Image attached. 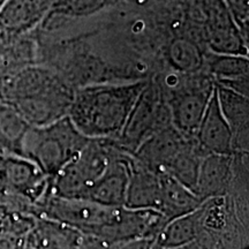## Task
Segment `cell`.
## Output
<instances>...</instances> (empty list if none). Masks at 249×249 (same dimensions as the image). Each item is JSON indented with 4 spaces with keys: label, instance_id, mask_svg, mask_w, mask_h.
Masks as SVG:
<instances>
[{
    "label": "cell",
    "instance_id": "obj_1",
    "mask_svg": "<svg viewBox=\"0 0 249 249\" xmlns=\"http://www.w3.org/2000/svg\"><path fill=\"white\" fill-rule=\"evenodd\" d=\"M74 92L58 73L39 64L23 67L0 83V101L13 107L31 127L67 117Z\"/></svg>",
    "mask_w": 249,
    "mask_h": 249
},
{
    "label": "cell",
    "instance_id": "obj_2",
    "mask_svg": "<svg viewBox=\"0 0 249 249\" xmlns=\"http://www.w3.org/2000/svg\"><path fill=\"white\" fill-rule=\"evenodd\" d=\"M147 81L99 83L76 89L68 118L88 139L117 140Z\"/></svg>",
    "mask_w": 249,
    "mask_h": 249
},
{
    "label": "cell",
    "instance_id": "obj_3",
    "mask_svg": "<svg viewBox=\"0 0 249 249\" xmlns=\"http://www.w3.org/2000/svg\"><path fill=\"white\" fill-rule=\"evenodd\" d=\"M165 103L169 107L171 123L187 138H195L204 112L214 91V82L207 71L197 74H156Z\"/></svg>",
    "mask_w": 249,
    "mask_h": 249
},
{
    "label": "cell",
    "instance_id": "obj_4",
    "mask_svg": "<svg viewBox=\"0 0 249 249\" xmlns=\"http://www.w3.org/2000/svg\"><path fill=\"white\" fill-rule=\"evenodd\" d=\"M88 141L67 116L46 126H30L23 138L21 157L53 179Z\"/></svg>",
    "mask_w": 249,
    "mask_h": 249
},
{
    "label": "cell",
    "instance_id": "obj_5",
    "mask_svg": "<svg viewBox=\"0 0 249 249\" xmlns=\"http://www.w3.org/2000/svg\"><path fill=\"white\" fill-rule=\"evenodd\" d=\"M52 179L21 156H0V205L35 218L51 194Z\"/></svg>",
    "mask_w": 249,
    "mask_h": 249
},
{
    "label": "cell",
    "instance_id": "obj_6",
    "mask_svg": "<svg viewBox=\"0 0 249 249\" xmlns=\"http://www.w3.org/2000/svg\"><path fill=\"white\" fill-rule=\"evenodd\" d=\"M123 152L113 140L89 139L85 147L52 179V194L83 198L108 165Z\"/></svg>",
    "mask_w": 249,
    "mask_h": 249
},
{
    "label": "cell",
    "instance_id": "obj_7",
    "mask_svg": "<svg viewBox=\"0 0 249 249\" xmlns=\"http://www.w3.org/2000/svg\"><path fill=\"white\" fill-rule=\"evenodd\" d=\"M198 219L194 242L200 249H248L249 226L239 218L227 196L202 202Z\"/></svg>",
    "mask_w": 249,
    "mask_h": 249
},
{
    "label": "cell",
    "instance_id": "obj_8",
    "mask_svg": "<svg viewBox=\"0 0 249 249\" xmlns=\"http://www.w3.org/2000/svg\"><path fill=\"white\" fill-rule=\"evenodd\" d=\"M171 124L163 92L157 81L151 77L140 93L119 138L113 141L121 150L133 155L145 140Z\"/></svg>",
    "mask_w": 249,
    "mask_h": 249
},
{
    "label": "cell",
    "instance_id": "obj_9",
    "mask_svg": "<svg viewBox=\"0 0 249 249\" xmlns=\"http://www.w3.org/2000/svg\"><path fill=\"white\" fill-rule=\"evenodd\" d=\"M120 207H107L87 198L62 197L51 193L38 207V218L54 220L101 240Z\"/></svg>",
    "mask_w": 249,
    "mask_h": 249
},
{
    "label": "cell",
    "instance_id": "obj_10",
    "mask_svg": "<svg viewBox=\"0 0 249 249\" xmlns=\"http://www.w3.org/2000/svg\"><path fill=\"white\" fill-rule=\"evenodd\" d=\"M208 50L203 42L185 30L174 31L160 50V73L197 74L205 71Z\"/></svg>",
    "mask_w": 249,
    "mask_h": 249
},
{
    "label": "cell",
    "instance_id": "obj_11",
    "mask_svg": "<svg viewBox=\"0 0 249 249\" xmlns=\"http://www.w3.org/2000/svg\"><path fill=\"white\" fill-rule=\"evenodd\" d=\"M26 246L31 249H104L107 245L65 224L36 218L26 238Z\"/></svg>",
    "mask_w": 249,
    "mask_h": 249
},
{
    "label": "cell",
    "instance_id": "obj_12",
    "mask_svg": "<svg viewBox=\"0 0 249 249\" xmlns=\"http://www.w3.org/2000/svg\"><path fill=\"white\" fill-rule=\"evenodd\" d=\"M188 139L171 124L145 140L132 156L149 170L165 173Z\"/></svg>",
    "mask_w": 249,
    "mask_h": 249
},
{
    "label": "cell",
    "instance_id": "obj_13",
    "mask_svg": "<svg viewBox=\"0 0 249 249\" xmlns=\"http://www.w3.org/2000/svg\"><path fill=\"white\" fill-rule=\"evenodd\" d=\"M141 1L143 0H55L48 17L35 30L51 33L71 21L97 17L107 9H116L124 5Z\"/></svg>",
    "mask_w": 249,
    "mask_h": 249
},
{
    "label": "cell",
    "instance_id": "obj_14",
    "mask_svg": "<svg viewBox=\"0 0 249 249\" xmlns=\"http://www.w3.org/2000/svg\"><path fill=\"white\" fill-rule=\"evenodd\" d=\"M55 0H7L0 9V26L9 36L33 33L48 17Z\"/></svg>",
    "mask_w": 249,
    "mask_h": 249
},
{
    "label": "cell",
    "instance_id": "obj_15",
    "mask_svg": "<svg viewBox=\"0 0 249 249\" xmlns=\"http://www.w3.org/2000/svg\"><path fill=\"white\" fill-rule=\"evenodd\" d=\"M234 176V157L230 155L208 154L201 161L195 194L202 201L226 196Z\"/></svg>",
    "mask_w": 249,
    "mask_h": 249
},
{
    "label": "cell",
    "instance_id": "obj_16",
    "mask_svg": "<svg viewBox=\"0 0 249 249\" xmlns=\"http://www.w3.org/2000/svg\"><path fill=\"white\" fill-rule=\"evenodd\" d=\"M130 155L123 152L108 165L104 174L90 187L85 197L107 207H124L128 185Z\"/></svg>",
    "mask_w": 249,
    "mask_h": 249
},
{
    "label": "cell",
    "instance_id": "obj_17",
    "mask_svg": "<svg viewBox=\"0 0 249 249\" xmlns=\"http://www.w3.org/2000/svg\"><path fill=\"white\" fill-rule=\"evenodd\" d=\"M160 174L143 166L130 155L124 207L136 210H160Z\"/></svg>",
    "mask_w": 249,
    "mask_h": 249
},
{
    "label": "cell",
    "instance_id": "obj_18",
    "mask_svg": "<svg viewBox=\"0 0 249 249\" xmlns=\"http://www.w3.org/2000/svg\"><path fill=\"white\" fill-rule=\"evenodd\" d=\"M214 91L232 132L233 152H249V97L216 85Z\"/></svg>",
    "mask_w": 249,
    "mask_h": 249
},
{
    "label": "cell",
    "instance_id": "obj_19",
    "mask_svg": "<svg viewBox=\"0 0 249 249\" xmlns=\"http://www.w3.org/2000/svg\"><path fill=\"white\" fill-rule=\"evenodd\" d=\"M205 71L216 86L249 97V57L217 54L208 51Z\"/></svg>",
    "mask_w": 249,
    "mask_h": 249
},
{
    "label": "cell",
    "instance_id": "obj_20",
    "mask_svg": "<svg viewBox=\"0 0 249 249\" xmlns=\"http://www.w3.org/2000/svg\"><path fill=\"white\" fill-rule=\"evenodd\" d=\"M195 139L207 154L230 155L233 152L232 132L220 111L216 91L198 124Z\"/></svg>",
    "mask_w": 249,
    "mask_h": 249
},
{
    "label": "cell",
    "instance_id": "obj_21",
    "mask_svg": "<svg viewBox=\"0 0 249 249\" xmlns=\"http://www.w3.org/2000/svg\"><path fill=\"white\" fill-rule=\"evenodd\" d=\"M160 174V202L158 213L169 220L197 209L202 201L188 187L165 173Z\"/></svg>",
    "mask_w": 249,
    "mask_h": 249
},
{
    "label": "cell",
    "instance_id": "obj_22",
    "mask_svg": "<svg viewBox=\"0 0 249 249\" xmlns=\"http://www.w3.org/2000/svg\"><path fill=\"white\" fill-rule=\"evenodd\" d=\"M200 230L198 208L192 213L173 218L165 224L155 239V245L163 249H176L191 244Z\"/></svg>",
    "mask_w": 249,
    "mask_h": 249
},
{
    "label": "cell",
    "instance_id": "obj_23",
    "mask_svg": "<svg viewBox=\"0 0 249 249\" xmlns=\"http://www.w3.org/2000/svg\"><path fill=\"white\" fill-rule=\"evenodd\" d=\"M28 124L18 112L0 101V156H21V147Z\"/></svg>",
    "mask_w": 249,
    "mask_h": 249
},
{
    "label": "cell",
    "instance_id": "obj_24",
    "mask_svg": "<svg viewBox=\"0 0 249 249\" xmlns=\"http://www.w3.org/2000/svg\"><path fill=\"white\" fill-rule=\"evenodd\" d=\"M154 242L155 240L152 239H136V240L107 245L104 249H152Z\"/></svg>",
    "mask_w": 249,
    "mask_h": 249
},
{
    "label": "cell",
    "instance_id": "obj_25",
    "mask_svg": "<svg viewBox=\"0 0 249 249\" xmlns=\"http://www.w3.org/2000/svg\"><path fill=\"white\" fill-rule=\"evenodd\" d=\"M11 37H14V36H9L6 31L2 29V27L0 26V44H2V43H5L6 40H8Z\"/></svg>",
    "mask_w": 249,
    "mask_h": 249
},
{
    "label": "cell",
    "instance_id": "obj_26",
    "mask_svg": "<svg viewBox=\"0 0 249 249\" xmlns=\"http://www.w3.org/2000/svg\"><path fill=\"white\" fill-rule=\"evenodd\" d=\"M176 249H200V248H198L197 245H196L195 242L193 241V242H191V244L182 246V247H179V248H176Z\"/></svg>",
    "mask_w": 249,
    "mask_h": 249
},
{
    "label": "cell",
    "instance_id": "obj_27",
    "mask_svg": "<svg viewBox=\"0 0 249 249\" xmlns=\"http://www.w3.org/2000/svg\"><path fill=\"white\" fill-rule=\"evenodd\" d=\"M6 1H7V0H0V9H1L2 6L5 5V2H6Z\"/></svg>",
    "mask_w": 249,
    "mask_h": 249
},
{
    "label": "cell",
    "instance_id": "obj_28",
    "mask_svg": "<svg viewBox=\"0 0 249 249\" xmlns=\"http://www.w3.org/2000/svg\"><path fill=\"white\" fill-rule=\"evenodd\" d=\"M152 249H163V248L158 247V246H157V245H155V242H154V247H152Z\"/></svg>",
    "mask_w": 249,
    "mask_h": 249
}]
</instances>
